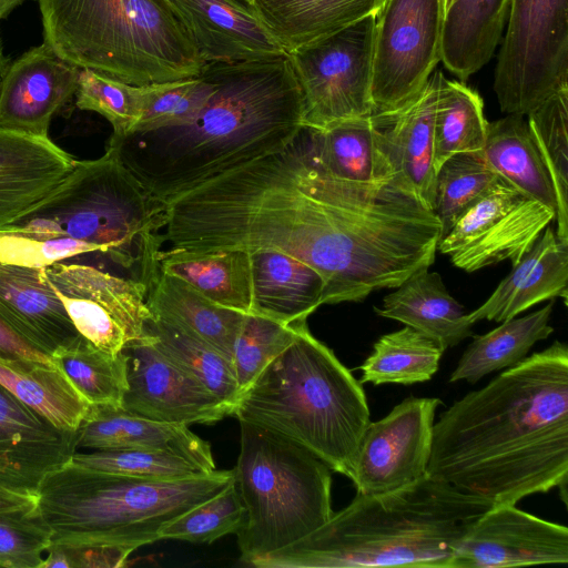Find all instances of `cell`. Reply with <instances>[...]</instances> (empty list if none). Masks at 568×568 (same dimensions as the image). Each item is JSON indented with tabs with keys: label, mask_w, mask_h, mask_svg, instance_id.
<instances>
[{
	"label": "cell",
	"mask_w": 568,
	"mask_h": 568,
	"mask_svg": "<svg viewBox=\"0 0 568 568\" xmlns=\"http://www.w3.org/2000/svg\"><path fill=\"white\" fill-rule=\"evenodd\" d=\"M427 473L494 506L555 487L567 505V345L555 341L444 410Z\"/></svg>",
	"instance_id": "6da1fadb"
},
{
	"label": "cell",
	"mask_w": 568,
	"mask_h": 568,
	"mask_svg": "<svg viewBox=\"0 0 568 568\" xmlns=\"http://www.w3.org/2000/svg\"><path fill=\"white\" fill-rule=\"evenodd\" d=\"M204 65L215 88L193 120L109 140L145 192L164 205L283 149L304 125L303 95L286 53Z\"/></svg>",
	"instance_id": "7a4b0ae2"
},
{
	"label": "cell",
	"mask_w": 568,
	"mask_h": 568,
	"mask_svg": "<svg viewBox=\"0 0 568 568\" xmlns=\"http://www.w3.org/2000/svg\"><path fill=\"white\" fill-rule=\"evenodd\" d=\"M493 501L426 475L354 499L316 530L253 560L257 568H452L459 541Z\"/></svg>",
	"instance_id": "3957f363"
},
{
	"label": "cell",
	"mask_w": 568,
	"mask_h": 568,
	"mask_svg": "<svg viewBox=\"0 0 568 568\" xmlns=\"http://www.w3.org/2000/svg\"><path fill=\"white\" fill-rule=\"evenodd\" d=\"M232 415L301 445L348 478L371 423L361 381L307 324L239 395Z\"/></svg>",
	"instance_id": "277c9868"
},
{
	"label": "cell",
	"mask_w": 568,
	"mask_h": 568,
	"mask_svg": "<svg viewBox=\"0 0 568 568\" xmlns=\"http://www.w3.org/2000/svg\"><path fill=\"white\" fill-rule=\"evenodd\" d=\"M232 483V470L161 480L112 475L70 460L42 481L37 506L52 545L134 551L160 540L165 525Z\"/></svg>",
	"instance_id": "5b68a950"
},
{
	"label": "cell",
	"mask_w": 568,
	"mask_h": 568,
	"mask_svg": "<svg viewBox=\"0 0 568 568\" xmlns=\"http://www.w3.org/2000/svg\"><path fill=\"white\" fill-rule=\"evenodd\" d=\"M43 42L60 58L132 85L199 77L204 67L166 0H38Z\"/></svg>",
	"instance_id": "8992f818"
},
{
	"label": "cell",
	"mask_w": 568,
	"mask_h": 568,
	"mask_svg": "<svg viewBox=\"0 0 568 568\" xmlns=\"http://www.w3.org/2000/svg\"><path fill=\"white\" fill-rule=\"evenodd\" d=\"M164 210L108 146L99 159L77 160L44 199L3 230L88 243L124 268L136 265L149 287L159 272Z\"/></svg>",
	"instance_id": "52a82bcc"
},
{
	"label": "cell",
	"mask_w": 568,
	"mask_h": 568,
	"mask_svg": "<svg viewBox=\"0 0 568 568\" xmlns=\"http://www.w3.org/2000/svg\"><path fill=\"white\" fill-rule=\"evenodd\" d=\"M240 422L233 484L244 506L236 532L241 560H253L302 539L334 514L332 469L301 445Z\"/></svg>",
	"instance_id": "ba28073f"
},
{
	"label": "cell",
	"mask_w": 568,
	"mask_h": 568,
	"mask_svg": "<svg viewBox=\"0 0 568 568\" xmlns=\"http://www.w3.org/2000/svg\"><path fill=\"white\" fill-rule=\"evenodd\" d=\"M568 88V0H510L495 69L500 110L527 115Z\"/></svg>",
	"instance_id": "9c48e42d"
},
{
	"label": "cell",
	"mask_w": 568,
	"mask_h": 568,
	"mask_svg": "<svg viewBox=\"0 0 568 568\" xmlns=\"http://www.w3.org/2000/svg\"><path fill=\"white\" fill-rule=\"evenodd\" d=\"M376 17L286 53L300 84L304 125L324 129L373 114Z\"/></svg>",
	"instance_id": "30bf717a"
},
{
	"label": "cell",
	"mask_w": 568,
	"mask_h": 568,
	"mask_svg": "<svg viewBox=\"0 0 568 568\" xmlns=\"http://www.w3.org/2000/svg\"><path fill=\"white\" fill-rule=\"evenodd\" d=\"M445 18L444 0H386L376 17L373 114L409 103L438 62Z\"/></svg>",
	"instance_id": "8fae6325"
},
{
	"label": "cell",
	"mask_w": 568,
	"mask_h": 568,
	"mask_svg": "<svg viewBox=\"0 0 568 568\" xmlns=\"http://www.w3.org/2000/svg\"><path fill=\"white\" fill-rule=\"evenodd\" d=\"M42 270L78 333L97 348L116 355L148 335L146 323L154 316L144 283L78 263Z\"/></svg>",
	"instance_id": "7c38bea8"
},
{
	"label": "cell",
	"mask_w": 568,
	"mask_h": 568,
	"mask_svg": "<svg viewBox=\"0 0 568 568\" xmlns=\"http://www.w3.org/2000/svg\"><path fill=\"white\" fill-rule=\"evenodd\" d=\"M555 217L500 178L459 215L437 250L466 272L504 260L515 265Z\"/></svg>",
	"instance_id": "4fadbf2b"
},
{
	"label": "cell",
	"mask_w": 568,
	"mask_h": 568,
	"mask_svg": "<svg viewBox=\"0 0 568 568\" xmlns=\"http://www.w3.org/2000/svg\"><path fill=\"white\" fill-rule=\"evenodd\" d=\"M436 397H408L385 417L371 422L356 455L351 480L356 493L400 489L428 475Z\"/></svg>",
	"instance_id": "5bb4252c"
},
{
	"label": "cell",
	"mask_w": 568,
	"mask_h": 568,
	"mask_svg": "<svg viewBox=\"0 0 568 568\" xmlns=\"http://www.w3.org/2000/svg\"><path fill=\"white\" fill-rule=\"evenodd\" d=\"M126 356L128 388L121 407L166 423L213 424L233 408L204 385L172 364L148 334L122 349Z\"/></svg>",
	"instance_id": "9a60e30c"
},
{
	"label": "cell",
	"mask_w": 568,
	"mask_h": 568,
	"mask_svg": "<svg viewBox=\"0 0 568 568\" xmlns=\"http://www.w3.org/2000/svg\"><path fill=\"white\" fill-rule=\"evenodd\" d=\"M568 562V528L518 509L493 506L468 527L452 568H505Z\"/></svg>",
	"instance_id": "2e32d148"
},
{
	"label": "cell",
	"mask_w": 568,
	"mask_h": 568,
	"mask_svg": "<svg viewBox=\"0 0 568 568\" xmlns=\"http://www.w3.org/2000/svg\"><path fill=\"white\" fill-rule=\"evenodd\" d=\"M75 452V432L55 427L0 384V486L37 496Z\"/></svg>",
	"instance_id": "e0dca14e"
},
{
	"label": "cell",
	"mask_w": 568,
	"mask_h": 568,
	"mask_svg": "<svg viewBox=\"0 0 568 568\" xmlns=\"http://www.w3.org/2000/svg\"><path fill=\"white\" fill-rule=\"evenodd\" d=\"M79 72L44 42L27 50L0 78V128L49 136L53 115L75 95Z\"/></svg>",
	"instance_id": "ac0fdd59"
},
{
	"label": "cell",
	"mask_w": 568,
	"mask_h": 568,
	"mask_svg": "<svg viewBox=\"0 0 568 568\" xmlns=\"http://www.w3.org/2000/svg\"><path fill=\"white\" fill-rule=\"evenodd\" d=\"M166 1L204 63L257 61L285 54L250 0Z\"/></svg>",
	"instance_id": "d6986e66"
},
{
	"label": "cell",
	"mask_w": 568,
	"mask_h": 568,
	"mask_svg": "<svg viewBox=\"0 0 568 568\" xmlns=\"http://www.w3.org/2000/svg\"><path fill=\"white\" fill-rule=\"evenodd\" d=\"M443 73H432L420 92L403 108L372 115L378 149L394 173L403 178L432 209L434 118Z\"/></svg>",
	"instance_id": "ffe728a7"
},
{
	"label": "cell",
	"mask_w": 568,
	"mask_h": 568,
	"mask_svg": "<svg viewBox=\"0 0 568 568\" xmlns=\"http://www.w3.org/2000/svg\"><path fill=\"white\" fill-rule=\"evenodd\" d=\"M79 449L138 448L176 455L207 473L216 470L210 444L187 425L150 419L121 406L89 405L75 430Z\"/></svg>",
	"instance_id": "44dd1931"
},
{
	"label": "cell",
	"mask_w": 568,
	"mask_h": 568,
	"mask_svg": "<svg viewBox=\"0 0 568 568\" xmlns=\"http://www.w3.org/2000/svg\"><path fill=\"white\" fill-rule=\"evenodd\" d=\"M75 163L49 136L0 128V231L44 199Z\"/></svg>",
	"instance_id": "7402d4cb"
},
{
	"label": "cell",
	"mask_w": 568,
	"mask_h": 568,
	"mask_svg": "<svg viewBox=\"0 0 568 568\" xmlns=\"http://www.w3.org/2000/svg\"><path fill=\"white\" fill-rule=\"evenodd\" d=\"M0 320L50 358L82 337L42 268L0 263Z\"/></svg>",
	"instance_id": "603a6c76"
},
{
	"label": "cell",
	"mask_w": 568,
	"mask_h": 568,
	"mask_svg": "<svg viewBox=\"0 0 568 568\" xmlns=\"http://www.w3.org/2000/svg\"><path fill=\"white\" fill-rule=\"evenodd\" d=\"M567 283L568 243L547 226L487 301L467 318L473 324L481 320L504 322L546 300L561 297L567 304Z\"/></svg>",
	"instance_id": "cb8c5ba5"
},
{
	"label": "cell",
	"mask_w": 568,
	"mask_h": 568,
	"mask_svg": "<svg viewBox=\"0 0 568 568\" xmlns=\"http://www.w3.org/2000/svg\"><path fill=\"white\" fill-rule=\"evenodd\" d=\"M251 254L252 313L296 324L323 305L324 280L307 263L276 250Z\"/></svg>",
	"instance_id": "d4e9b609"
},
{
	"label": "cell",
	"mask_w": 568,
	"mask_h": 568,
	"mask_svg": "<svg viewBox=\"0 0 568 568\" xmlns=\"http://www.w3.org/2000/svg\"><path fill=\"white\" fill-rule=\"evenodd\" d=\"M374 307L377 315L398 321L435 341L444 351L473 336V323L436 272L419 271Z\"/></svg>",
	"instance_id": "484cf974"
},
{
	"label": "cell",
	"mask_w": 568,
	"mask_h": 568,
	"mask_svg": "<svg viewBox=\"0 0 568 568\" xmlns=\"http://www.w3.org/2000/svg\"><path fill=\"white\" fill-rule=\"evenodd\" d=\"M146 302L154 317L204 341L232 362L244 313L211 302L184 280L160 270L148 287Z\"/></svg>",
	"instance_id": "4316f807"
},
{
	"label": "cell",
	"mask_w": 568,
	"mask_h": 568,
	"mask_svg": "<svg viewBox=\"0 0 568 568\" xmlns=\"http://www.w3.org/2000/svg\"><path fill=\"white\" fill-rule=\"evenodd\" d=\"M386 0H250L285 53L381 12Z\"/></svg>",
	"instance_id": "83f0119b"
},
{
	"label": "cell",
	"mask_w": 568,
	"mask_h": 568,
	"mask_svg": "<svg viewBox=\"0 0 568 568\" xmlns=\"http://www.w3.org/2000/svg\"><path fill=\"white\" fill-rule=\"evenodd\" d=\"M510 0H452L445 12L440 61L462 82L490 61Z\"/></svg>",
	"instance_id": "f1b7e54d"
},
{
	"label": "cell",
	"mask_w": 568,
	"mask_h": 568,
	"mask_svg": "<svg viewBox=\"0 0 568 568\" xmlns=\"http://www.w3.org/2000/svg\"><path fill=\"white\" fill-rule=\"evenodd\" d=\"M161 272L178 276L211 302L244 314L252 313L251 254L230 250L185 253L158 252Z\"/></svg>",
	"instance_id": "f546056e"
},
{
	"label": "cell",
	"mask_w": 568,
	"mask_h": 568,
	"mask_svg": "<svg viewBox=\"0 0 568 568\" xmlns=\"http://www.w3.org/2000/svg\"><path fill=\"white\" fill-rule=\"evenodd\" d=\"M481 151L499 176L526 196L557 212L551 179L524 115L508 114L488 122Z\"/></svg>",
	"instance_id": "4dcf8cb0"
},
{
	"label": "cell",
	"mask_w": 568,
	"mask_h": 568,
	"mask_svg": "<svg viewBox=\"0 0 568 568\" xmlns=\"http://www.w3.org/2000/svg\"><path fill=\"white\" fill-rule=\"evenodd\" d=\"M310 130L313 153L331 175L368 183L395 175L378 149L372 115Z\"/></svg>",
	"instance_id": "1f68e13d"
},
{
	"label": "cell",
	"mask_w": 568,
	"mask_h": 568,
	"mask_svg": "<svg viewBox=\"0 0 568 568\" xmlns=\"http://www.w3.org/2000/svg\"><path fill=\"white\" fill-rule=\"evenodd\" d=\"M552 305L551 302L528 315L506 320L493 331L475 336L450 374L449 382L476 384L490 373L520 363L537 342L554 332L549 325Z\"/></svg>",
	"instance_id": "d6a6232c"
},
{
	"label": "cell",
	"mask_w": 568,
	"mask_h": 568,
	"mask_svg": "<svg viewBox=\"0 0 568 568\" xmlns=\"http://www.w3.org/2000/svg\"><path fill=\"white\" fill-rule=\"evenodd\" d=\"M0 384L60 429L75 432L89 407L53 363L0 357Z\"/></svg>",
	"instance_id": "836d02e7"
},
{
	"label": "cell",
	"mask_w": 568,
	"mask_h": 568,
	"mask_svg": "<svg viewBox=\"0 0 568 568\" xmlns=\"http://www.w3.org/2000/svg\"><path fill=\"white\" fill-rule=\"evenodd\" d=\"M445 351L432 338L405 326L385 334L364 361L361 383L410 385L429 381Z\"/></svg>",
	"instance_id": "e575fe53"
},
{
	"label": "cell",
	"mask_w": 568,
	"mask_h": 568,
	"mask_svg": "<svg viewBox=\"0 0 568 568\" xmlns=\"http://www.w3.org/2000/svg\"><path fill=\"white\" fill-rule=\"evenodd\" d=\"M155 348L232 408L239 396L233 363L216 348L156 317L146 323Z\"/></svg>",
	"instance_id": "d590c367"
},
{
	"label": "cell",
	"mask_w": 568,
	"mask_h": 568,
	"mask_svg": "<svg viewBox=\"0 0 568 568\" xmlns=\"http://www.w3.org/2000/svg\"><path fill=\"white\" fill-rule=\"evenodd\" d=\"M487 123L480 95L464 82L443 75L434 118L435 170L455 153L481 151Z\"/></svg>",
	"instance_id": "8d00e7d4"
},
{
	"label": "cell",
	"mask_w": 568,
	"mask_h": 568,
	"mask_svg": "<svg viewBox=\"0 0 568 568\" xmlns=\"http://www.w3.org/2000/svg\"><path fill=\"white\" fill-rule=\"evenodd\" d=\"M51 361L89 405L121 406L128 388L123 351L111 355L81 337L54 352Z\"/></svg>",
	"instance_id": "74e56055"
},
{
	"label": "cell",
	"mask_w": 568,
	"mask_h": 568,
	"mask_svg": "<svg viewBox=\"0 0 568 568\" xmlns=\"http://www.w3.org/2000/svg\"><path fill=\"white\" fill-rule=\"evenodd\" d=\"M527 123L549 173L557 201V236L568 243V88L527 114Z\"/></svg>",
	"instance_id": "f35d334b"
},
{
	"label": "cell",
	"mask_w": 568,
	"mask_h": 568,
	"mask_svg": "<svg viewBox=\"0 0 568 568\" xmlns=\"http://www.w3.org/2000/svg\"><path fill=\"white\" fill-rule=\"evenodd\" d=\"M500 178L483 151L455 153L442 163L435 174L432 204L442 224L440 240L459 215Z\"/></svg>",
	"instance_id": "ab89813d"
},
{
	"label": "cell",
	"mask_w": 568,
	"mask_h": 568,
	"mask_svg": "<svg viewBox=\"0 0 568 568\" xmlns=\"http://www.w3.org/2000/svg\"><path fill=\"white\" fill-rule=\"evenodd\" d=\"M142 88L143 111L133 132L178 126L190 122L206 104L215 83L204 65L199 77L150 83Z\"/></svg>",
	"instance_id": "60d3db41"
},
{
	"label": "cell",
	"mask_w": 568,
	"mask_h": 568,
	"mask_svg": "<svg viewBox=\"0 0 568 568\" xmlns=\"http://www.w3.org/2000/svg\"><path fill=\"white\" fill-rule=\"evenodd\" d=\"M75 105L93 111L112 125V138L133 132L144 104L142 85H132L88 68H80Z\"/></svg>",
	"instance_id": "b9f144b4"
},
{
	"label": "cell",
	"mask_w": 568,
	"mask_h": 568,
	"mask_svg": "<svg viewBox=\"0 0 568 568\" xmlns=\"http://www.w3.org/2000/svg\"><path fill=\"white\" fill-rule=\"evenodd\" d=\"M304 325L306 322L286 324L254 313L245 314L232 357L239 395L294 342Z\"/></svg>",
	"instance_id": "7bdbcfd3"
},
{
	"label": "cell",
	"mask_w": 568,
	"mask_h": 568,
	"mask_svg": "<svg viewBox=\"0 0 568 568\" xmlns=\"http://www.w3.org/2000/svg\"><path fill=\"white\" fill-rule=\"evenodd\" d=\"M71 460L98 471L143 479L168 480L210 474L183 457L150 449L78 450Z\"/></svg>",
	"instance_id": "ee69618b"
},
{
	"label": "cell",
	"mask_w": 568,
	"mask_h": 568,
	"mask_svg": "<svg viewBox=\"0 0 568 568\" xmlns=\"http://www.w3.org/2000/svg\"><path fill=\"white\" fill-rule=\"evenodd\" d=\"M243 521L244 506L232 483L165 525L160 530V539L211 544L225 535L236 534Z\"/></svg>",
	"instance_id": "f6af8a7d"
},
{
	"label": "cell",
	"mask_w": 568,
	"mask_h": 568,
	"mask_svg": "<svg viewBox=\"0 0 568 568\" xmlns=\"http://www.w3.org/2000/svg\"><path fill=\"white\" fill-rule=\"evenodd\" d=\"M52 531L37 503L0 513V567L41 568Z\"/></svg>",
	"instance_id": "bcb514c9"
},
{
	"label": "cell",
	"mask_w": 568,
	"mask_h": 568,
	"mask_svg": "<svg viewBox=\"0 0 568 568\" xmlns=\"http://www.w3.org/2000/svg\"><path fill=\"white\" fill-rule=\"evenodd\" d=\"M90 253L97 247L70 237L38 236L19 231H0V263L42 268Z\"/></svg>",
	"instance_id": "7dc6e473"
},
{
	"label": "cell",
	"mask_w": 568,
	"mask_h": 568,
	"mask_svg": "<svg viewBox=\"0 0 568 568\" xmlns=\"http://www.w3.org/2000/svg\"><path fill=\"white\" fill-rule=\"evenodd\" d=\"M133 551L121 547H69L50 545L41 568H118Z\"/></svg>",
	"instance_id": "c3c4849f"
},
{
	"label": "cell",
	"mask_w": 568,
	"mask_h": 568,
	"mask_svg": "<svg viewBox=\"0 0 568 568\" xmlns=\"http://www.w3.org/2000/svg\"><path fill=\"white\" fill-rule=\"evenodd\" d=\"M0 357L2 358H18L31 359L43 363H52L51 358L45 354L37 351L23 339H21L14 332H12L0 320Z\"/></svg>",
	"instance_id": "681fc988"
},
{
	"label": "cell",
	"mask_w": 568,
	"mask_h": 568,
	"mask_svg": "<svg viewBox=\"0 0 568 568\" xmlns=\"http://www.w3.org/2000/svg\"><path fill=\"white\" fill-rule=\"evenodd\" d=\"M37 503V496L0 486V513L26 508Z\"/></svg>",
	"instance_id": "f907efd6"
},
{
	"label": "cell",
	"mask_w": 568,
	"mask_h": 568,
	"mask_svg": "<svg viewBox=\"0 0 568 568\" xmlns=\"http://www.w3.org/2000/svg\"><path fill=\"white\" fill-rule=\"evenodd\" d=\"M26 0H0V21L6 19L17 7Z\"/></svg>",
	"instance_id": "816d5d0a"
},
{
	"label": "cell",
	"mask_w": 568,
	"mask_h": 568,
	"mask_svg": "<svg viewBox=\"0 0 568 568\" xmlns=\"http://www.w3.org/2000/svg\"><path fill=\"white\" fill-rule=\"evenodd\" d=\"M10 64V58L4 53L3 43L0 36V77H2Z\"/></svg>",
	"instance_id": "f5cc1de1"
},
{
	"label": "cell",
	"mask_w": 568,
	"mask_h": 568,
	"mask_svg": "<svg viewBox=\"0 0 568 568\" xmlns=\"http://www.w3.org/2000/svg\"><path fill=\"white\" fill-rule=\"evenodd\" d=\"M452 0H444V9H445V12L447 10V8L449 7Z\"/></svg>",
	"instance_id": "db71d44e"
},
{
	"label": "cell",
	"mask_w": 568,
	"mask_h": 568,
	"mask_svg": "<svg viewBox=\"0 0 568 568\" xmlns=\"http://www.w3.org/2000/svg\"><path fill=\"white\" fill-rule=\"evenodd\" d=\"M1 78V77H0Z\"/></svg>",
	"instance_id": "11a10c76"
}]
</instances>
